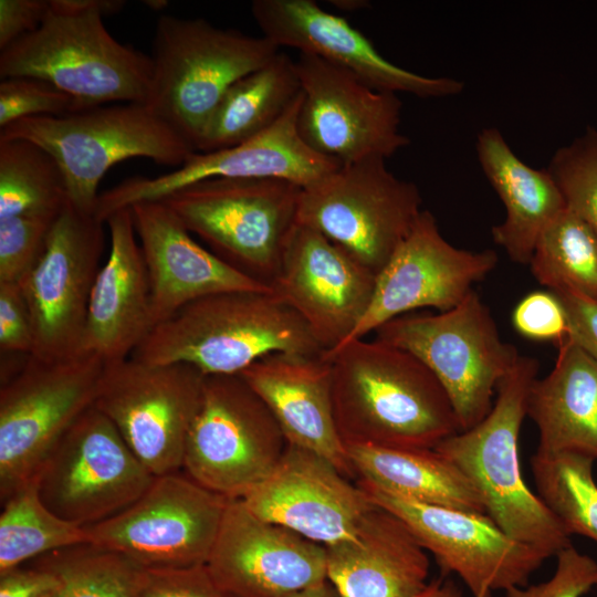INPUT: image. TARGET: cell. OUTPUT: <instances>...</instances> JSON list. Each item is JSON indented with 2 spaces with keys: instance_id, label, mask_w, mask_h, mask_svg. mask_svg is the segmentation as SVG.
<instances>
[{
  "instance_id": "12",
  "label": "cell",
  "mask_w": 597,
  "mask_h": 597,
  "mask_svg": "<svg viewBox=\"0 0 597 597\" xmlns=\"http://www.w3.org/2000/svg\"><path fill=\"white\" fill-rule=\"evenodd\" d=\"M205 375L191 365L132 357L105 366L95 407L155 475L182 470Z\"/></svg>"
},
{
  "instance_id": "45",
  "label": "cell",
  "mask_w": 597,
  "mask_h": 597,
  "mask_svg": "<svg viewBox=\"0 0 597 597\" xmlns=\"http://www.w3.org/2000/svg\"><path fill=\"white\" fill-rule=\"evenodd\" d=\"M552 292L565 310L568 336L597 362V300L567 290Z\"/></svg>"
},
{
  "instance_id": "20",
  "label": "cell",
  "mask_w": 597,
  "mask_h": 597,
  "mask_svg": "<svg viewBox=\"0 0 597 597\" xmlns=\"http://www.w3.org/2000/svg\"><path fill=\"white\" fill-rule=\"evenodd\" d=\"M376 276L326 237L296 222L270 287L329 352L366 313Z\"/></svg>"
},
{
  "instance_id": "35",
  "label": "cell",
  "mask_w": 597,
  "mask_h": 597,
  "mask_svg": "<svg viewBox=\"0 0 597 597\" xmlns=\"http://www.w3.org/2000/svg\"><path fill=\"white\" fill-rule=\"evenodd\" d=\"M594 459L578 453L540 454L531 458L537 495L566 532L597 543V483Z\"/></svg>"
},
{
  "instance_id": "47",
  "label": "cell",
  "mask_w": 597,
  "mask_h": 597,
  "mask_svg": "<svg viewBox=\"0 0 597 597\" xmlns=\"http://www.w3.org/2000/svg\"><path fill=\"white\" fill-rule=\"evenodd\" d=\"M420 597H463L461 589L451 579H437L429 583Z\"/></svg>"
},
{
  "instance_id": "39",
  "label": "cell",
  "mask_w": 597,
  "mask_h": 597,
  "mask_svg": "<svg viewBox=\"0 0 597 597\" xmlns=\"http://www.w3.org/2000/svg\"><path fill=\"white\" fill-rule=\"evenodd\" d=\"M82 109L74 97L44 80L14 76L0 82V129L28 117L62 116Z\"/></svg>"
},
{
  "instance_id": "28",
  "label": "cell",
  "mask_w": 597,
  "mask_h": 597,
  "mask_svg": "<svg viewBox=\"0 0 597 597\" xmlns=\"http://www.w3.org/2000/svg\"><path fill=\"white\" fill-rule=\"evenodd\" d=\"M479 165L505 208L492 227L493 241L516 263L528 264L547 226L566 208L554 177L524 163L496 127L482 128L475 142Z\"/></svg>"
},
{
  "instance_id": "48",
  "label": "cell",
  "mask_w": 597,
  "mask_h": 597,
  "mask_svg": "<svg viewBox=\"0 0 597 597\" xmlns=\"http://www.w3.org/2000/svg\"><path fill=\"white\" fill-rule=\"evenodd\" d=\"M287 597H341L334 586L324 580Z\"/></svg>"
},
{
  "instance_id": "27",
  "label": "cell",
  "mask_w": 597,
  "mask_h": 597,
  "mask_svg": "<svg viewBox=\"0 0 597 597\" xmlns=\"http://www.w3.org/2000/svg\"><path fill=\"white\" fill-rule=\"evenodd\" d=\"M325 548L327 580L341 597H420L429 585L427 551L377 504L353 537Z\"/></svg>"
},
{
  "instance_id": "25",
  "label": "cell",
  "mask_w": 597,
  "mask_h": 597,
  "mask_svg": "<svg viewBox=\"0 0 597 597\" xmlns=\"http://www.w3.org/2000/svg\"><path fill=\"white\" fill-rule=\"evenodd\" d=\"M105 223L111 250L92 289L81 353L109 365L130 357L154 321L147 268L130 208L112 213Z\"/></svg>"
},
{
  "instance_id": "7",
  "label": "cell",
  "mask_w": 597,
  "mask_h": 597,
  "mask_svg": "<svg viewBox=\"0 0 597 597\" xmlns=\"http://www.w3.org/2000/svg\"><path fill=\"white\" fill-rule=\"evenodd\" d=\"M302 188L270 178H213L163 200L219 258L270 285L297 222Z\"/></svg>"
},
{
  "instance_id": "11",
  "label": "cell",
  "mask_w": 597,
  "mask_h": 597,
  "mask_svg": "<svg viewBox=\"0 0 597 597\" xmlns=\"http://www.w3.org/2000/svg\"><path fill=\"white\" fill-rule=\"evenodd\" d=\"M286 444L275 418L240 375H208L181 471L217 494L241 500L273 472Z\"/></svg>"
},
{
  "instance_id": "38",
  "label": "cell",
  "mask_w": 597,
  "mask_h": 597,
  "mask_svg": "<svg viewBox=\"0 0 597 597\" xmlns=\"http://www.w3.org/2000/svg\"><path fill=\"white\" fill-rule=\"evenodd\" d=\"M59 216L0 220V283H20L41 259Z\"/></svg>"
},
{
  "instance_id": "42",
  "label": "cell",
  "mask_w": 597,
  "mask_h": 597,
  "mask_svg": "<svg viewBox=\"0 0 597 597\" xmlns=\"http://www.w3.org/2000/svg\"><path fill=\"white\" fill-rule=\"evenodd\" d=\"M137 597H230L206 565L145 569Z\"/></svg>"
},
{
  "instance_id": "29",
  "label": "cell",
  "mask_w": 597,
  "mask_h": 597,
  "mask_svg": "<svg viewBox=\"0 0 597 597\" xmlns=\"http://www.w3.org/2000/svg\"><path fill=\"white\" fill-rule=\"evenodd\" d=\"M557 346L552 370L527 395L526 416L538 430L536 453L597 460V362L569 336Z\"/></svg>"
},
{
  "instance_id": "40",
  "label": "cell",
  "mask_w": 597,
  "mask_h": 597,
  "mask_svg": "<svg viewBox=\"0 0 597 597\" xmlns=\"http://www.w3.org/2000/svg\"><path fill=\"white\" fill-rule=\"evenodd\" d=\"M556 568L545 582L512 587L506 597H583L597 586V562L573 545L556 556Z\"/></svg>"
},
{
  "instance_id": "21",
  "label": "cell",
  "mask_w": 597,
  "mask_h": 597,
  "mask_svg": "<svg viewBox=\"0 0 597 597\" xmlns=\"http://www.w3.org/2000/svg\"><path fill=\"white\" fill-rule=\"evenodd\" d=\"M230 597H287L327 580L326 548L229 500L206 562Z\"/></svg>"
},
{
  "instance_id": "41",
  "label": "cell",
  "mask_w": 597,
  "mask_h": 597,
  "mask_svg": "<svg viewBox=\"0 0 597 597\" xmlns=\"http://www.w3.org/2000/svg\"><path fill=\"white\" fill-rule=\"evenodd\" d=\"M512 324L525 338L561 343L569 335L568 321L558 297L552 291H535L514 307Z\"/></svg>"
},
{
  "instance_id": "22",
  "label": "cell",
  "mask_w": 597,
  "mask_h": 597,
  "mask_svg": "<svg viewBox=\"0 0 597 597\" xmlns=\"http://www.w3.org/2000/svg\"><path fill=\"white\" fill-rule=\"evenodd\" d=\"M251 13L262 35L279 49L293 48L324 59L378 91L444 98L464 90L458 78L422 75L390 62L346 19L313 0H254Z\"/></svg>"
},
{
  "instance_id": "8",
  "label": "cell",
  "mask_w": 597,
  "mask_h": 597,
  "mask_svg": "<svg viewBox=\"0 0 597 597\" xmlns=\"http://www.w3.org/2000/svg\"><path fill=\"white\" fill-rule=\"evenodd\" d=\"M376 338L409 352L430 369L446 390L461 431L491 411L499 384L521 356L501 338L474 290L448 311L398 316L376 329Z\"/></svg>"
},
{
  "instance_id": "44",
  "label": "cell",
  "mask_w": 597,
  "mask_h": 597,
  "mask_svg": "<svg viewBox=\"0 0 597 597\" xmlns=\"http://www.w3.org/2000/svg\"><path fill=\"white\" fill-rule=\"evenodd\" d=\"M49 9L50 0H0V51L34 32Z\"/></svg>"
},
{
  "instance_id": "3",
  "label": "cell",
  "mask_w": 597,
  "mask_h": 597,
  "mask_svg": "<svg viewBox=\"0 0 597 597\" xmlns=\"http://www.w3.org/2000/svg\"><path fill=\"white\" fill-rule=\"evenodd\" d=\"M324 352L304 321L273 293L231 291L198 298L153 327L130 355L188 364L208 375H239L273 353Z\"/></svg>"
},
{
  "instance_id": "19",
  "label": "cell",
  "mask_w": 597,
  "mask_h": 597,
  "mask_svg": "<svg viewBox=\"0 0 597 597\" xmlns=\"http://www.w3.org/2000/svg\"><path fill=\"white\" fill-rule=\"evenodd\" d=\"M498 262L492 249L471 251L452 245L441 234L434 216L422 210L377 274L366 313L339 346L365 338L385 323L413 310L433 307L444 312L454 307Z\"/></svg>"
},
{
  "instance_id": "6",
  "label": "cell",
  "mask_w": 597,
  "mask_h": 597,
  "mask_svg": "<svg viewBox=\"0 0 597 597\" xmlns=\"http://www.w3.org/2000/svg\"><path fill=\"white\" fill-rule=\"evenodd\" d=\"M281 51L265 36L209 21L161 14L151 49L145 104L195 149L227 91Z\"/></svg>"
},
{
  "instance_id": "4",
  "label": "cell",
  "mask_w": 597,
  "mask_h": 597,
  "mask_svg": "<svg viewBox=\"0 0 597 597\" xmlns=\"http://www.w3.org/2000/svg\"><path fill=\"white\" fill-rule=\"evenodd\" d=\"M540 362L520 356L496 388L491 411L433 449L455 464L479 492L485 514L515 541L546 559L573 545L570 535L525 482L519 438L526 417L528 390Z\"/></svg>"
},
{
  "instance_id": "9",
  "label": "cell",
  "mask_w": 597,
  "mask_h": 597,
  "mask_svg": "<svg viewBox=\"0 0 597 597\" xmlns=\"http://www.w3.org/2000/svg\"><path fill=\"white\" fill-rule=\"evenodd\" d=\"M105 363L90 353L28 356L0 388V499L33 480L53 448L95 405Z\"/></svg>"
},
{
  "instance_id": "16",
  "label": "cell",
  "mask_w": 597,
  "mask_h": 597,
  "mask_svg": "<svg viewBox=\"0 0 597 597\" xmlns=\"http://www.w3.org/2000/svg\"><path fill=\"white\" fill-rule=\"evenodd\" d=\"M104 224L67 202L52 227L41 259L19 283L32 321L33 348L29 356L54 360L81 353L105 245Z\"/></svg>"
},
{
  "instance_id": "24",
  "label": "cell",
  "mask_w": 597,
  "mask_h": 597,
  "mask_svg": "<svg viewBox=\"0 0 597 597\" xmlns=\"http://www.w3.org/2000/svg\"><path fill=\"white\" fill-rule=\"evenodd\" d=\"M129 208L147 268L154 326L211 294L272 293L266 283L200 245L163 200L140 201Z\"/></svg>"
},
{
  "instance_id": "32",
  "label": "cell",
  "mask_w": 597,
  "mask_h": 597,
  "mask_svg": "<svg viewBox=\"0 0 597 597\" xmlns=\"http://www.w3.org/2000/svg\"><path fill=\"white\" fill-rule=\"evenodd\" d=\"M1 504L0 573L48 553L88 543L85 527L61 519L42 502L35 479Z\"/></svg>"
},
{
  "instance_id": "30",
  "label": "cell",
  "mask_w": 597,
  "mask_h": 597,
  "mask_svg": "<svg viewBox=\"0 0 597 597\" xmlns=\"http://www.w3.org/2000/svg\"><path fill=\"white\" fill-rule=\"evenodd\" d=\"M346 452L358 481L417 503L485 513L470 480L434 449L347 444Z\"/></svg>"
},
{
  "instance_id": "10",
  "label": "cell",
  "mask_w": 597,
  "mask_h": 597,
  "mask_svg": "<svg viewBox=\"0 0 597 597\" xmlns=\"http://www.w3.org/2000/svg\"><path fill=\"white\" fill-rule=\"evenodd\" d=\"M418 187L397 177L384 158L341 165L302 188L297 223L316 230L377 275L412 229L421 209Z\"/></svg>"
},
{
  "instance_id": "34",
  "label": "cell",
  "mask_w": 597,
  "mask_h": 597,
  "mask_svg": "<svg viewBox=\"0 0 597 597\" xmlns=\"http://www.w3.org/2000/svg\"><path fill=\"white\" fill-rule=\"evenodd\" d=\"M528 265L548 291L567 290L597 300V238L567 207L538 238Z\"/></svg>"
},
{
  "instance_id": "23",
  "label": "cell",
  "mask_w": 597,
  "mask_h": 597,
  "mask_svg": "<svg viewBox=\"0 0 597 597\" xmlns=\"http://www.w3.org/2000/svg\"><path fill=\"white\" fill-rule=\"evenodd\" d=\"M333 463L286 444L273 472L241 501L256 516L329 546L355 535L375 506Z\"/></svg>"
},
{
  "instance_id": "14",
  "label": "cell",
  "mask_w": 597,
  "mask_h": 597,
  "mask_svg": "<svg viewBox=\"0 0 597 597\" xmlns=\"http://www.w3.org/2000/svg\"><path fill=\"white\" fill-rule=\"evenodd\" d=\"M228 503L181 471L155 476L125 510L86 526L88 543L145 569L205 565Z\"/></svg>"
},
{
  "instance_id": "5",
  "label": "cell",
  "mask_w": 597,
  "mask_h": 597,
  "mask_svg": "<svg viewBox=\"0 0 597 597\" xmlns=\"http://www.w3.org/2000/svg\"><path fill=\"white\" fill-rule=\"evenodd\" d=\"M24 139L60 166L69 202L94 214L98 185L111 167L129 158L179 168L192 146L145 103H115L62 116H36L0 129V140Z\"/></svg>"
},
{
  "instance_id": "15",
  "label": "cell",
  "mask_w": 597,
  "mask_h": 597,
  "mask_svg": "<svg viewBox=\"0 0 597 597\" xmlns=\"http://www.w3.org/2000/svg\"><path fill=\"white\" fill-rule=\"evenodd\" d=\"M301 86L296 126L318 155L348 165L388 159L409 145L400 130L398 94L378 91L352 72L312 54L295 60Z\"/></svg>"
},
{
  "instance_id": "18",
  "label": "cell",
  "mask_w": 597,
  "mask_h": 597,
  "mask_svg": "<svg viewBox=\"0 0 597 597\" xmlns=\"http://www.w3.org/2000/svg\"><path fill=\"white\" fill-rule=\"evenodd\" d=\"M302 93L263 133L235 146L208 153L195 151L170 172L130 177L100 193L94 216L106 222L117 210L159 200L188 185L213 178H270L301 188L314 185L341 165L313 151L301 138L296 118Z\"/></svg>"
},
{
  "instance_id": "37",
  "label": "cell",
  "mask_w": 597,
  "mask_h": 597,
  "mask_svg": "<svg viewBox=\"0 0 597 597\" xmlns=\"http://www.w3.org/2000/svg\"><path fill=\"white\" fill-rule=\"evenodd\" d=\"M564 197L597 238V129L587 127L559 147L547 166Z\"/></svg>"
},
{
  "instance_id": "33",
  "label": "cell",
  "mask_w": 597,
  "mask_h": 597,
  "mask_svg": "<svg viewBox=\"0 0 597 597\" xmlns=\"http://www.w3.org/2000/svg\"><path fill=\"white\" fill-rule=\"evenodd\" d=\"M69 202L55 159L24 139L0 140V220L17 216H59Z\"/></svg>"
},
{
  "instance_id": "31",
  "label": "cell",
  "mask_w": 597,
  "mask_h": 597,
  "mask_svg": "<svg viewBox=\"0 0 597 597\" xmlns=\"http://www.w3.org/2000/svg\"><path fill=\"white\" fill-rule=\"evenodd\" d=\"M300 93L295 61L280 51L272 61L227 91L196 151L232 147L263 133L279 121Z\"/></svg>"
},
{
  "instance_id": "1",
  "label": "cell",
  "mask_w": 597,
  "mask_h": 597,
  "mask_svg": "<svg viewBox=\"0 0 597 597\" xmlns=\"http://www.w3.org/2000/svg\"><path fill=\"white\" fill-rule=\"evenodd\" d=\"M322 355L332 364L334 416L345 446L433 449L461 431L446 390L409 352L362 338Z\"/></svg>"
},
{
  "instance_id": "50",
  "label": "cell",
  "mask_w": 597,
  "mask_h": 597,
  "mask_svg": "<svg viewBox=\"0 0 597 597\" xmlns=\"http://www.w3.org/2000/svg\"><path fill=\"white\" fill-rule=\"evenodd\" d=\"M144 3L154 11H161L168 6L166 0H146Z\"/></svg>"
},
{
  "instance_id": "2",
  "label": "cell",
  "mask_w": 597,
  "mask_h": 597,
  "mask_svg": "<svg viewBox=\"0 0 597 597\" xmlns=\"http://www.w3.org/2000/svg\"><path fill=\"white\" fill-rule=\"evenodd\" d=\"M123 0H50L42 24L0 51L1 78L44 80L91 108L145 103L151 59L117 41L103 19L119 12Z\"/></svg>"
},
{
  "instance_id": "17",
  "label": "cell",
  "mask_w": 597,
  "mask_h": 597,
  "mask_svg": "<svg viewBox=\"0 0 597 597\" xmlns=\"http://www.w3.org/2000/svg\"><path fill=\"white\" fill-rule=\"evenodd\" d=\"M357 484L370 500L399 516L443 574L460 577L472 597L525 586L546 559L501 530L485 513L417 503Z\"/></svg>"
},
{
  "instance_id": "46",
  "label": "cell",
  "mask_w": 597,
  "mask_h": 597,
  "mask_svg": "<svg viewBox=\"0 0 597 597\" xmlns=\"http://www.w3.org/2000/svg\"><path fill=\"white\" fill-rule=\"evenodd\" d=\"M61 586L53 570L33 562L0 573V597H54Z\"/></svg>"
},
{
  "instance_id": "49",
  "label": "cell",
  "mask_w": 597,
  "mask_h": 597,
  "mask_svg": "<svg viewBox=\"0 0 597 597\" xmlns=\"http://www.w3.org/2000/svg\"><path fill=\"white\" fill-rule=\"evenodd\" d=\"M331 2L338 10L348 12L368 7V2L363 0H333Z\"/></svg>"
},
{
  "instance_id": "36",
  "label": "cell",
  "mask_w": 597,
  "mask_h": 597,
  "mask_svg": "<svg viewBox=\"0 0 597 597\" xmlns=\"http://www.w3.org/2000/svg\"><path fill=\"white\" fill-rule=\"evenodd\" d=\"M32 562L60 577L62 586L54 597H137L145 572L128 557L90 543L61 548Z\"/></svg>"
},
{
  "instance_id": "26",
  "label": "cell",
  "mask_w": 597,
  "mask_h": 597,
  "mask_svg": "<svg viewBox=\"0 0 597 597\" xmlns=\"http://www.w3.org/2000/svg\"><path fill=\"white\" fill-rule=\"evenodd\" d=\"M239 375L266 405L286 443L315 452L354 476L335 421L331 360L322 354L273 353Z\"/></svg>"
},
{
  "instance_id": "13",
  "label": "cell",
  "mask_w": 597,
  "mask_h": 597,
  "mask_svg": "<svg viewBox=\"0 0 597 597\" xmlns=\"http://www.w3.org/2000/svg\"><path fill=\"white\" fill-rule=\"evenodd\" d=\"M154 478L93 406L61 438L34 479L50 511L86 527L125 510Z\"/></svg>"
},
{
  "instance_id": "43",
  "label": "cell",
  "mask_w": 597,
  "mask_h": 597,
  "mask_svg": "<svg viewBox=\"0 0 597 597\" xmlns=\"http://www.w3.org/2000/svg\"><path fill=\"white\" fill-rule=\"evenodd\" d=\"M33 348L30 311L19 283H0L1 354H25Z\"/></svg>"
}]
</instances>
